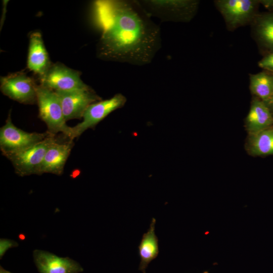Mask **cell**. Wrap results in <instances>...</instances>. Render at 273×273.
Listing matches in <instances>:
<instances>
[{
    "mask_svg": "<svg viewBox=\"0 0 273 273\" xmlns=\"http://www.w3.org/2000/svg\"><path fill=\"white\" fill-rule=\"evenodd\" d=\"M37 104L39 117L46 124L48 131L55 135L58 132H62L66 137L72 140V127L66 124L56 93L40 84L38 85Z\"/></svg>",
    "mask_w": 273,
    "mask_h": 273,
    "instance_id": "3957f363",
    "label": "cell"
},
{
    "mask_svg": "<svg viewBox=\"0 0 273 273\" xmlns=\"http://www.w3.org/2000/svg\"><path fill=\"white\" fill-rule=\"evenodd\" d=\"M73 146V140L62 142L58 139L49 148L41 164L39 175L44 173L62 174Z\"/></svg>",
    "mask_w": 273,
    "mask_h": 273,
    "instance_id": "7c38bea8",
    "label": "cell"
},
{
    "mask_svg": "<svg viewBox=\"0 0 273 273\" xmlns=\"http://www.w3.org/2000/svg\"><path fill=\"white\" fill-rule=\"evenodd\" d=\"M18 243L16 242L12 241L11 240L1 239L0 240V257L4 256L5 252L9 248L17 247Z\"/></svg>",
    "mask_w": 273,
    "mask_h": 273,
    "instance_id": "ffe728a7",
    "label": "cell"
},
{
    "mask_svg": "<svg viewBox=\"0 0 273 273\" xmlns=\"http://www.w3.org/2000/svg\"><path fill=\"white\" fill-rule=\"evenodd\" d=\"M0 273H12L7 270L4 269L2 266L0 267Z\"/></svg>",
    "mask_w": 273,
    "mask_h": 273,
    "instance_id": "cb8c5ba5",
    "label": "cell"
},
{
    "mask_svg": "<svg viewBox=\"0 0 273 273\" xmlns=\"http://www.w3.org/2000/svg\"><path fill=\"white\" fill-rule=\"evenodd\" d=\"M251 25L254 38L264 56L273 52V11L258 13Z\"/></svg>",
    "mask_w": 273,
    "mask_h": 273,
    "instance_id": "5bb4252c",
    "label": "cell"
},
{
    "mask_svg": "<svg viewBox=\"0 0 273 273\" xmlns=\"http://www.w3.org/2000/svg\"><path fill=\"white\" fill-rule=\"evenodd\" d=\"M52 65L41 34L39 31L31 33L29 37L27 68L40 77Z\"/></svg>",
    "mask_w": 273,
    "mask_h": 273,
    "instance_id": "4fadbf2b",
    "label": "cell"
},
{
    "mask_svg": "<svg viewBox=\"0 0 273 273\" xmlns=\"http://www.w3.org/2000/svg\"><path fill=\"white\" fill-rule=\"evenodd\" d=\"M151 17L162 22H189L196 15L199 5L196 0H137Z\"/></svg>",
    "mask_w": 273,
    "mask_h": 273,
    "instance_id": "7a4b0ae2",
    "label": "cell"
},
{
    "mask_svg": "<svg viewBox=\"0 0 273 273\" xmlns=\"http://www.w3.org/2000/svg\"><path fill=\"white\" fill-rule=\"evenodd\" d=\"M259 2L267 9H273V0H259Z\"/></svg>",
    "mask_w": 273,
    "mask_h": 273,
    "instance_id": "7402d4cb",
    "label": "cell"
},
{
    "mask_svg": "<svg viewBox=\"0 0 273 273\" xmlns=\"http://www.w3.org/2000/svg\"><path fill=\"white\" fill-rule=\"evenodd\" d=\"M214 4L230 31L251 25L260 4L259 0H217Z\"/></svg>",
    "mask_w": 273,
    "mask_h": 273,
    "instance_id": "5b68a950",
    "label": "cell"
},
{
    "mask_svg": "<svg viewBox=\"0 0 273 273\" xmlns=\"http://www.w3.org/2000/svg\"><path fill=\"white\" fill-rule=\"evenodd\" d=\"M264 103L273 113V95L267 101Z\"/></svg>",
    "mask_w": 273,
    "mask_h": 273,
    "instance_id": "603a6c76",
    "label": "cell"
},
{
    "mask_svg": "<svg viewBox=\"0 0 273 273\" xmlns=\"http://www.w3.org/2000/svg\"><path fill=\"white\" fill-rule=\"evenodd\" d=\"M9 2V1H3V13L2 15V17L1 19V30L2 29V27L3 25V24L4 23L5 19L6 17V10H7V6Z\"/></svg>",
    "mask_w": 273,
    "mask_h": 273,
    "instance_id": "44dd1931",
    "label": "cell"
},
{
    "mask_svg": "<svg viewBox=\"0 0 273 273\" xmlns=\"http://www.w3.org/2000/svg\"><path fill=\"white\" fill-rule=\"evenodd\" d=\"M249 88L254 97L264 102L273 95V72L264 70L249 75Z\"/></svg>",
    "mask_w": 273,
    "mask_h": 273,
    "instance_id": "ac0fdd59",
    "label": "cell"
},
{
    "mask_svg": "<svg viewBox=\"0 0 273 273\" xmlns=\"http://www.w3.org/2000/svg\"><path fill=\"white\" fill-rule=\"evenodd\" d=\"M258 64L262 69L273 72V52L264 55Z\"/></svg>",
    "mask_w": 273,
    "mask_h": 273,
    "instance_id": "d6986e66",
    "label": "cell"
},
{
    "mask_svg": "<svg viewBox=\"0 0 273 273\" xmlns=\"http://www.w3.org/2000/svg\"><path fill=\"white\" fill-rule=\"evenodd\" d=\"M247 152L252 156L273 155V125L257 133L249 135Z\"/></svg>",
    "mask_w": 273,
    "mask_h": 273,
    "instance_id": "e0dca14e",
    "label": "cell"
},
{
    "mask_svg": "<svg viewBox=\"0 0 273 273\" xmlns=\"http://www.w3.org/2000/svg\"><path fill=\"white\" fill-rule=\"evenodd\" d=\"M273 125V113L266 104L254 97L245 119V127L248 134H254Z\"/></svg>",
    "mask_w": 273,
    "mask_h": 273,
    "instance_id": "9a60e30c",
    "label": "cell"
},
{
    "mask_svg": "<svg viewBox=\"0 0 273 273\" xmlns=\"http://www.w3.org/2000/svg\"><path fill=\"white\" fill-rule=\"evenodd\" d=\"M94 7L102 29L98 58L140 66L152 62L162 46L161 29L137 0H98Z\"/></svg>",
    "mask_w": 273,
    "mask_h": 273,
    "instance_id": "6da1fadb",
    "label": "cell"
},
{
    "mask_svg": "<svg viewBox=\"0 0 273 273\" xmlns=\"http://www.w3.org/2000/svg\"><path fill=\"white\" fill-rule=\"evenodd\" d=\"M39 78L40 85L54 92H68L90 87L81 79L79 71L60 63L52 64Z\"/></svg>",
    "mask_w": 273,
    "mask_h": 273,
    "instance_id": "9c48e42d",
    "label": "cell"
},
{
    "mask_svg": "<svg viewBox=\"0 0 273 273\" xmlns=\"http://www.w3.org/2000/svg\"><path fill=\"white\" fill-rule=\"evenodd\" d=\"M59 99L66 121L80 119L92 104L102 100L90 87L68 92H55Z\"/></svg>",
    "mask_w": 273,
    "mask_h": 273,
    "instance_id": "30bf717a",
    "label": "cell"
},
{
    "mask_svg": "<svg viewBox=\"0 0 273 273\" xmlns=\"http://www.w3.org/2000/svg\"><path fill=\"white\" fill-rule=\"evenodd\" d=\"M203 273H208L207 271H204Z\"/></svg>",
    "mask_w": 273,
    "mask_h": 273,
    "instance_id": "d4e9b609",
    "label": "cell"
},
{
    "mask_svg": "<svg viewBox=\"0 0 273 273\" xmlns=\"http://www.w3.org/2000/svg\"><path fill=\"white\" fill-rule=\"evenodd\" d=\"M50 134L28 132L17 127L13 123L11 112L5 124L0 128V149L5 156L29 148L46 139Z\"/></svg>",
    "mask_w": 273,
    "mask_h": 273,
    "instance_id": "8992f818",
    "label": "cell"
},
{
    "mask_svg": "<svg viewBox=\"0 0 273 273\" xmlns=\"http://www.w3.org/2000/svg\"><path fill=\"white\" fill-rule=\"evenodd\" d=\"M126 101V98L118 93L110 99L90 105L83 113V120L72 127V140L79 137L86 130L94 128L113 111L123 107Z\"/></svg>",
    "mask_w": 273,
    "mask_h": 273,
    "instance_id": "52a82bcc",
    "label": "cell"
},
{
    "mask_svg": "<svg viewBox=\"0 0 273 273\" xmlns=\"http://www.w3.org/2000/svg\"><path fill=\"white\" fill-rule=\"evenodd\" d=\"M2 93L9 98L23 104H37V85L23 72L1 77Z\"/></svg>",
    "mask_w": 273,
    "mask_h": 273,
    "instance_id": "ba28073f",
    "label": "cell"
},
{
    "mask_svg": "<svg viewBox=\"0 0 273 273\" xmlns=\"http://www.w3.org/2000/svg\"><path fill=\"white\" fill-rule=\"evenodd\" d=\"M50 133L42 141L23 150L5 156L13 164L16 173L24 176L39 175L40 168L49 148L58 139Z\"/></svg>",
    "mask_w": 273,
    "mask_h": 273,
    "instance_id": "277c9868",
    "label": "cell"
},
{
    "mask_svg": "<svg viewBox=\"0 0 273 273\" xmlns=\"http://www.w3.org/2000/svg\"><path fill=\"white\" fill-rule=\"evenodd\" d=\"M34 263L39 273H79L83 269L80 264L69 257H61L49 252L33 251Z\"/></svg>",
    "mask_w": 273,
    "mask_h": 273,
    "instance_id": "8fae6325",
    "label": "cell"
},
{
    "mask_svg": "<svg viewBox=\"0 0 273 273\" xmlns=\"http://www.w3.org/2000/svg\"><path fill=\"white\" fill-rule=\"evenodd\" d=\"M156 219L152 218L147 233L142 236L139 245V254L141 259L139 270L146 273L149 264L158 255L159 249L158 239L155 234Z\"/></svg>",
    "mask_w": 273,
    "mask_h": 273,
    "instance_id": "2e32d148",
    "label": "cell"
}]
</instances>
